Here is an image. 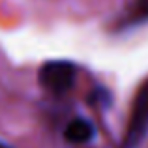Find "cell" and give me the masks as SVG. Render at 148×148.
I'll list each match as a JSON object with an SVG mask.
<instances>
[{"instance_id": "3", "label": "cell", "mask_w": 148, "mask_h": 148, "mask_svg": "<svg viewBox=\"0 0 148 148\" xmlns=\"http://www.w3.org/2000/svg\"><path fill=\"white\" fill-rule=\"evenodd\" d=\"M94 135L96 130L92 126V122H88L84 118H73L64 130V139L71 145H84V143L92 141Z\"/></svg>"}, {"instance_id": "5", "label": "cell", "mask_w": 148, "mask_h": 148, "mask_svg": "<svg viewBox=\"0 0 148 148\" xmlns=\"http://www.w3.org/2000/svg\"><path fill=\"white\" fill-rule=\"evenodd\" d=\"M0 148H11V146H8L6 143H0Z\"/></svg>"}, {"instance_id": "2", "label": "cell", "mask_w": 148, "mask_h": 148, "mask_svg": "<svg viewBox=\"0 0 148 148\" xmlns=\"http://www.w3.org/2000/svg\"><path fill=\"white\" fill-rule=\"evenodd\" d=\"M75 66L64 60L47 62L40 69V83L53 94H66L75 84Z\"/></svg>"}, {"instance_id": "4", "label": "cell", "mask_w": 148, "mask_h": 148, "mask_svg": "<svg viewBox=\"0 0 148 148\" xmlns=\"http://www.w3.org/2000/svg\"><path fill=\"white\" fill-rule=\"evenodd\" d=\"M148 21V0H133L126 11V25H139Z\"/></svg>"}, {"instance_id": "1", "label": "cell", "mask_w": 148, "mask_h": 148, "mask_svg": "<svg viewBox=\"0 0 148 148\" xmlns=\"http://www.w3.org/2000/svg\"><path fill=\"white\" fill-rule=\"evenodd\" d=\"M148 133V79L141 84L135 94L133 107H131L130 122L126 130V146L135 148Z\"/></svg>"}]
</instances>
